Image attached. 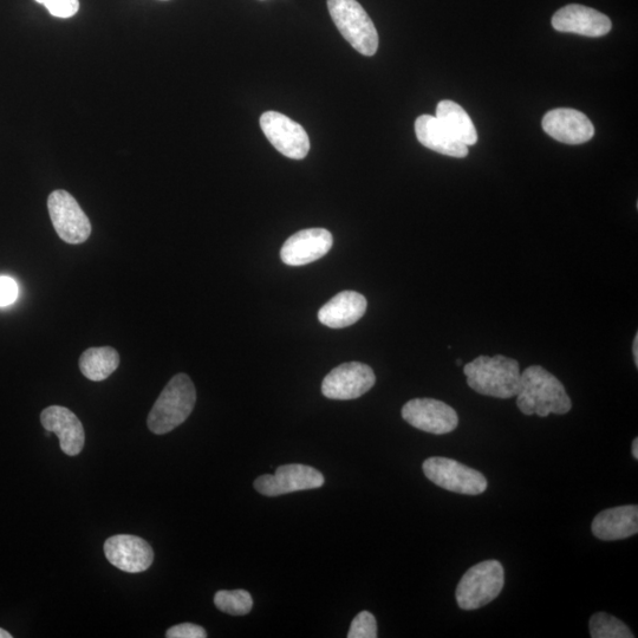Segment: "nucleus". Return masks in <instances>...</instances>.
Segmentation results:
<instances>
[{
    "instance_id": "obj_1",
    "label": "nucleus",
    "mask_w": 638,
    "mask_h": 638,
    "mask_svg": "<svg viewBox=\"0 0 638 638\" xmlns=\"http://www.w3.org/2000/svg\"><path fill=\"white\" fill-rule=\"evenodd\" d=\"M517 406L525 415L546 418L550 414H568L572 402L563 383L540 366H532L520 374Z\"/></svg>"
},
{
    "instance_id": "obj_2",
    "label": "nucleus",
    "mask_w": 638,
    "mask_h": 638,
    "mask_svg": "<svg viewBox=\"0 0 638 638\" xmlns=\"http://www.w3.org/2000/svg\"><path fill=\"white\" fill-rule=\"evenodd\" d=\"M467 384L481 395L512 399L520 388V367L513 358L503 355L479 356L464 367Z\"/></svg>"
},
{
    "instance_id": "obj_3",
    "label": "nucleus",
    "mask_w": 638,
    "mask_h": 638,
    "mask_svg": "<svg viewBox=\"0 0 638 638\" xmlns=\"http://www.w3.org/2000/svg\"><path fill=\"white\" fill-rule=\"evenodd\" d=\"M197 392L186 374H178L168 382L148 416V427L156 435H164L184 423L193 412Z\"/></svg>"
},
{
    "instance_id": "obj_4",
    "label": "nucleus",
    "mask_w": 638,
    "mask_h": 638,
    "mask_svg": "<svg viewBox=\"0 0 638 638\" xmlns=\"http://www.w3.org/2000/svg\"><path fill=\"white\" fill-rule=\"evenodd\" d=\"M328 9L345 41L364 56L379 50V34L373 21L357 0H328Z\"/></svg>"
},
{
    "instance_id": "obj_5",
    "label": "nucleus",
    "mask_w": 638,
    "mask_h": 638,
    "mask_svg": "<svg viewBox=\"0 0 638 638\" xmlns=\"http://www.w3.org/2000/svg\"><path fill=\"white\" fill-rule=\"evenodd\" d=\"M503 565L485 561L472 566L466 572L455 591V598L462 610H477L490 604L503 591L505 583Z\"/></svg>"
},
{
    "instance_id": "obj_6",
    "label": "nucleus",
    "mask_w": 638,
    "mask_h": 638,
    "mask_svg": "<svg viewBox=\"0 0 638 638\" xmlns=\"http://www.w3.org/2000/svg\"><path fill=\"white\" fill-rule=\"evenodd\" d=\"M423 473L436 486L467 496H478L487 488L483 473L448 458L434 457L423 462Z\"/></svg>"
},
{
    "instance_id": "obj_7",
    "label": "nucleus",
    "mask_w": 638,
    "mask_h": 638,
    "mask_svg": "<svg viewBox=\"0 0 638 638\" xmlns=\"http://www.w3.org/2000/svg\"><path fill=\"white\" fill-rule=\"evenodd\" d=\"M48 208L52 225L63 242L73 245L87 242L91 234L90 220L73 195L63 190L52 192Z\"/></svg>"
},
{
    "instance_id": "obj_8",
    "label": "nucleus",
    "mask_w": 638,
    "mask_h": 638,
    "mask_svg": "<svg viewBox=\"0 0 638 638\" xmlns=\"http://www.w3.org/2000/svg\"><path fill=\"white\" fill-rule=\"evenodd\" d=\"M260 127L271 145L286 158L303 160L310 151V140L305 129L288 116L266 112L260 117Z\"/></svg>"
},
{
    "instance_id": "obj_9",
    "label": "nucleus",
    "mask_w": 638,
    "mask_h": 638,
    "mask_svg": "<svg viewBox=\"0 0 638 638\" xmlns=\"http://www.w3.org/2000/svg\"><path fill=\"white\" fill-rule=\"evenodd\" d=\"M375 382L374 370L367 364L344 363L325 376L322 393L331 400H355L367 394Z\"/></svg>"
},
{
    "instance_id": "obj_10",
    "label": "nucleus",
    "mask_w": 638,
    "mask_h": 638,
    "mask_svg": "<svg viewBox=\"0 0 638 638\" xmlns=\"http://www.w3.org/2000/svg\"><path fill=\"white\" fill-rule=\"evenodd\" d=\"M324 485L323 474L314 467L291 464L278 467L275 474H265L255 481L263 496L278 497L298 491L315 490Z\"/></svg>"
},
{
    "instance_id": "obj_11",
    "label": "nucleus",
    "mask_w": 638,
    "mask_h": 638,
    "mask_svg": "<svg viewBox=\"0 0 638 638\" xmlns=\"http://www.w3.org/2000/svg\"><path fill=\"white\" fill-rule=\"evenodd\" d=\"M402 418L410 426L435 435L452 433L459 425L457 412L434 399L410 400L402 408Z\"/></svg>"
},
{
    "instance_id": "obj_12",
    "label": "nucleus",
    "mask_w": 638,
    "mask_h": 638,
    "mask_svg": "<svg viewBox=\"0 0 638 638\" xmlns=\"http://www.w3.org/2000/svg\"><path fill=\"white\" fill-rule=\"evenodd\" d=\"M104 555L115 568L140 574L151 568L154 562L152 546L145 539L130 535H119L104 543Z\"/></svg>"
},
{
    "instance_id": "obj_13",
    "label": "nucleus",
    "mask_w": 638,
    "mask_h": 638,
    "mask_svg": "<svg viewBox=\"0 0 638 638\" xmlns=\"http://www.w3.org/2000/svg\"><path fill=\"white\" fill-rule=\"evenodd\" d=\"M553 29L566 34L587 37L608 35L613 28L610 18L588 6L571 4L558 10L552 17Z\"/></svg>"
},
{
    "instance_id": "obj_14",
    "label": "nucleus",
    "mask_w": 638,
    "mask_h": 638,
    "mask_svg": "<svg viewBox=\"0 0 638 638\" xmlns=\"http://www.w3.org/2000/svg\"><path fill=\"white\" fill-rule=\"evenodd\" d=\"M542 125L546 134L566 145H582L595 135L588 116L575 109H553L544 116Z\"/></svg>"
},
{
    "instance_id": "obj_15",
    "label": "nucleus",
    "mask_w": 638,
    "mask_h": 638,
    "mask_svg": "<svg viewBox=\"0 0 638 638\" xmlns=\"http://www.w3.org/2000/svg\"><path fill=\"white\" fill-rule=\"evenodd\" d=\"M332 244L334 238L328 230L299 231L286 240L281 250V258L283 263L289 266L308 265L327 255Z\"/></svg>"
},
{
    "instance_id": "obj_16",
    "label": "nucleus",
    "mask_w": 638,
    "mask_h": 638,
    "mask_svg": "<svg viewBox=\"0 0 638 638\" xmlns=\"http://www.w3.org/2000/svg\"><path fill=\"white\" fill-rule=\"evenodd\" d=\"M41 422L47 432L54 433L60 439V447L64 454L76 457L83 451L86 433L80 419L68 408L51 406L44 409Z\"/></svg>"
},
{
    "instance_id": "obj_17",
    "label": "nucleus",
    "mask_w": 638,
    "mask_h": 638,
    "mask_svg": "<svg viewBox=\"0 0 638 638\" xmlns=\"http://www.w3.org/2000/svg\"><path fill=\"white\" fill-rule=\"evenodd\" d=\"M367 308L366 297L355 291H343L319 309L318 319L331 329L347 328L360 321Z\"/></svg>"
},
{
    "instance_id": "obj_18",
    "label": "nucleus",
    "mask_w": 638,
    "mask_h": 638,
    "mask_svg": "<svg viewBox=\"0 0 638 638\" xmlns=\"http://www.w3.org/2000/svg\"><path fill=\"white\" fill-rule=\"evenodd\" d=\"M415 134L421 145L452 158H466L468 147L442 125L438 117L421 115L415 121Z\"/></svg>"
},
{
    "instance_id": "obj_19",
    "label": "nucleus",
    "mask_w": 638,
    "mask_h": 638,
    "mask_svg": "<svg viewBox=\"0 0 638 638\" xmlns=\"http://www.w3.org/2000/svg\"><path fill=\"white\" fill-rule=\"evenodd\" d=\"M591 529L596 538L605 542L633 537L638 532V507L628 505L602 511L592 522Z\"/></svg>"
},
{
    "instance_id": "obj_20",
    "label": "nucleus",
    "mask_w": 638,
    "mask_h": 638,
    "mask_svg": "<svg viewBox=\"0 0 638 638\" xmlns=\"http://www.w3.org/2000/svg\"><path fill=\"white\" fill-rule=\"evenodd\" d=\"M436 117L452 135L467 147L474 146L478 142V133L470 115L465 109L453 101L444 100L436 107Z\"/></svg>"
},
{
    "instance_id": "obj_21",
    "label": "nucleus",
    "mask_w": 638,
    "mask_h": 638,
    "mask_svg": "<svg viewBox=\"0 0 638 638\" xmlns=\"http://www.w3.org/2000/svg\"><path fill=\"white\" fill-rule=\"evenodd\" d=\"M120 366V355L112 347L90 348L80 358L82 374L90 381L107 380Z\"/></svg>"
},
{
    "instance_id": "obj_22",
    "label": "nucleus",
    "mask_w": 638,
    "mask_h": 638,
    "mask_svg": "<svg viewBox=\"0 0 638 638\" xmlns=\"http://www.w3.org/2000/svg\"><path fill=\"white\" fill-rule=\"evenodd\" d=\"M214 604L225 614L244 616L252 610L253 600L246 590H221L214 596Z\"/></svg>"
},
{
    "instance_id": "obj_23",
    "label": "nucleus",
    "mask_w": 638,
    "mask_h": 638,
    "mask_svg": "<svg viewBox=\"0 0 638 638\" xmlns=\"http://www.w3.org/2000/svg\"><path fill=\"white\" fill-rule=\"evenodd\" d=\"M590 634L592 638H633L631 630L618 618L605 613L595 614L590 618Z\"/></svg>"
},
{
    "instance_id": "obj_24",
    "label": "nucleus",
    "mask_w": 638,
    "mask_h": 638,
    "mask_svg": "<svg viewBox=\"0 0 638 638\" xmlns=\"http://www.w3.org/2000/svg\"><path fill=\"white\" fill-rule=\"evenodd\" d=\"M349 638H376L377 637V623L373 614L368 611H362L358 614L348 633Z\"/></svg>"
},
{
    "instance_id": "obj_25",
    "label": "nucleus",
    "mask_w": 638,
    "mask_h": 638,
    "mask_svg": "<svg viewBox=\"0 0 638 638\" xmlns=\"http://www.w3.org/2000/svg\"><path fill=\"white\" fill-rule=\"evenodd\" d=\"M48 9L50 15L57 18H71L80 10V0H36Z\"/></svg>"
},
{
    "instance_id": "obj_26",
    "label": "nucleus",
    "mask_w": 638,
    "mask_h": 638,
    "mask_svg": "<svg viewBox=\"0 0 638 638\" xmlns=\"http://www.w3.org/2000/svg\"><path fill=\"white\" fill-rule=\"evenodd\" d=\"M168 638H206V630L197 624L184 623L167 630Z\"/></svg>"
},
{
    "instance_id": "obj_27",
    "label": "nucleus",
    "mask_w": 638,
    "mask_h": 638,
    "mask_svg": "<svg viewBox=\"0 0 638 638\" xmlns=\"http://www.w3.org/2000/svg\"><path fill=\"white\" fill-rule=\"evenodd\" d=\"M18 288L10 277H0V307H8L16 301Z\"/></svg>"
},
{
    "instance_id": "obj_28",
    "label": "nucleus",
    "mask_w": 638,
    "mask_h": 638,
    "mask_svg": "<svg viewBox=\"0 0 638 638\" xmlns=\"http://www.w3.org/2000/svg\"><path fill=\"white\" fill-rule=\"evenodd\" d=\"M633 354L635 358L636 367L638 366V335L636 334L633 344Z\"/></svg>"
},
{
    "instance_id": "obj_29",
    "label": "nucleus",
    "mask_w": 638,
    "mask_h": 638,
    "mask_svg": "<svg viewBox=\"0 0 638 638\" xmlns=\"http://www.w3.org/2000/svg\"><path fill=\"white\" fill-rule=\"evenodd\" d=\"M633 457L635 460H638V439L636 438L633 442Z\"/></svg>"
},
{
    "instance_id": "obj_30",
    "label": "nucleus",
    "mask_w": 638,
    "mask_h": 638,
    "mask_svg": "<svg viewBox=\"0 0 638 638\" xmlns=\"http://www.w3.org/2000/svg\"><path fill=\"white\" fill-rule=\"evenodd\" d=\"M0 638H12V635L8 631L0 628Z\"/></svg>"
}]
</instances>
